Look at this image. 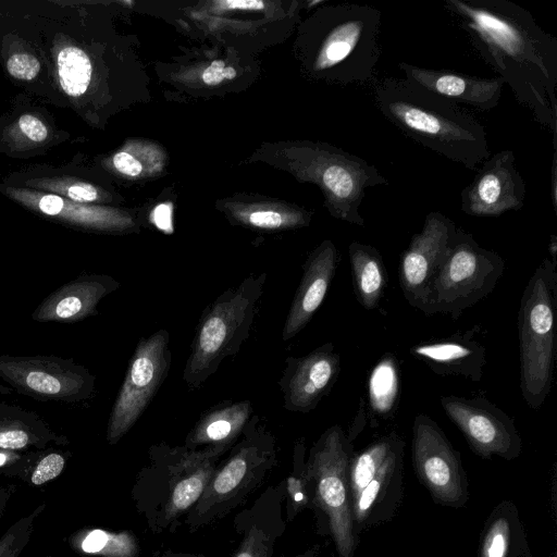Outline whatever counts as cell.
<instances>
[{
  "instance_id": "6da1fadb",
  "label": "cell",
  "mask_w": 557,
  "mask_h": 557,
  "mask_svg": "<svg viewBox=\"0 0 557 557\" xmlns=\"http://www.w3.org/2000/svg\"><path fill=\"white\" fill-rule=\"evenodd\" d=\"M482 59L553 134L557 149V38L509 0H445Z\"/></svg>"
},
{
  "instance_id": "7a4b0ae2",
  "label": "cell",
  "mask_w": 557,
  "mask_h": 557,
  "mask_svg": "<svg viewBox=\"0 0 557 557\" xmlns=\"http://www.w3.org/2000/svg\"><path fill=\"white\" fill-rule=\"evenodd\" d=\"M373 97L382 115L424 148L470 170L490 157L484 126L459 106L397 77L376 82Z\"/></svg>"
},
{
  "instance_id": "3957f363",
  "label": "cell",
  "mask_w": 557,
  "mask_h": 557,
  "mask_svg": "<svg viewBox=\"0 0 557 557\" xmlns=\"http://www.w3.org/2000/svg\"><path fill=\"white\" fill-rule=\"evenodd\" d=\"M227 451L220 447L190 449L165 442L149 447L148 461L135 476L131 498L152 534L175 532Z\"/></svg>"
},
{
  "instance_id": "277c9868",
  "label": "cell",
  "mask_w": 557,
  "mask_h": 557,
  "mask_svg": "<svg viewBox=\"0 0 557 557\" xmlns=\"http://www.w3.org/2000/svg\"><path fill=\"white\" fill-rule=\"evenodd\" d=\"M276 465L275 436L253 413L239 440L219 462L201 497L186 515L183 522L188 531L196 532L243 506Z\"/></svg>"
},
{
  "instance_id": "5b68a950",
  "label": "cell",
  "mask_w": 557,
  "mask_h": 557,
  "mask_svg": "<svg viewBox=\"0 0 557 557\" xmlns=\"http://www.w3.org/2000/svg\"><path fill=\"white\" fill-rule=\"evenodd\" d=\"M557 263L548 257L534 270L520 300L518 333L520 388L530 409H539L548 396L556 357L555 313Z\"/></svg>"
},
{
  "instance_id": "8992f818",
  "label": "cell",
  "mask_w": 557,
  "mask_h": 557,
  "mask_svg": "<svg viewBox=\"0 0 557 557\" xmlns=\"http://www.w3.org/2000/svg\"><path fill=\"white\" fill-rule=\"evenodd\" d=\"M354 451L352 442L335 424L319 436L307 455L315 532L330 536L338 557H355L360 542L352 524L348 478Z\"/></svg>"
},
{
  "instance_id": "52a82bcc",
  "label": "cell",
  "mask_w": 557,
  "mask_h": 557,
  "mask_svg": "<svg viewBox=\"0 0 557 557\" xmlns=\"http://www.w3.org/2000/svg\"><path fill=\"white\" fill-rule=\"evenodd\" d=\"M265 280V273L251 274L205 308L183 371L187 387H200L225 358L239 351L249 337L256 305L263 293Z\"/></svg>"
},
{
  "instance_id": "ba28073f",
  "label": "cell",
  "mask_w": 557,
  "mask_h": 557,
  "mask_svg": "<svg viewBox=\"0 0 557 557\" xmlns=\"http://www.w3.org/2000/svg\"><path fill=\"white\" fill-rule=\"evenodd\" d=\"M313 69L343 85H363L375 75L381 55L382 12L368 4L326 9Z\"/></svg>"
},
{
  "instance_id": "9c48e42d",
  "label": "cell",
  "mask_w": 557,
  "mask_h": 557,
  "mask_svg": "<svg viewBox=\"0 0 557 557\" xmlns=\"http://www.w3.org/2000/svg\"><path fill=\"white\" fill-rule=\"evenodd\" d=\"M406 443L396 432L382 435L359 451L349 463L351 517L356 535L391 521L404 498Z\"/></svg>"
},
{
  "instance_id": "30bf717a",
  "label": "cell",
  "mask_w": 557,
  "mask_h": 557,
  "mask_svg": "<svg viewBox=\"0 0 557 557\" xmlns=\"http://www.w3.org/2000/svg\"><path fill=\"white\" fill-rule=\"evenodd\" d=\"M504 270L505 261L497 252L483 248L472 234L457 227L431 284L423 313L458 319L493 292Z\"/></svg>"
},
{
  "instance_id": "8fae6325",
  "label": "cell",
  "mask_w": 557,
  "mask_h": 557,
  "mask_svg": "<svg viewBox=\"0 0 557 557\" xmlns=\"http://www.w3.org/2000/svg\"><path fill=\"white\" fill-rule=\"evenodd\" d=\"M171 357L166 330L139 339L109 416L106 440L110 445L120 442L143 416L169 374Z\"/></svg>"
},
{
  "instance_id": "7c38bea8",
  "label": "cell",
  "mask_w": 557,
  "mask_h": 557,
  "mask_svg": "<svg viewBox=\"0 0 557 557\" xmlns=\"http://www.w3.org/2000/svg\"><path fill=\"white\" fill-rule=\"evenodd\" d=\"M411 459L414 473L434 504L462 508L470 498L461 454L440 425L424 413L412 423Z\"/></svg>"
},
{
  "instance_id": "4fadbf2b",
  "label": "cell",
  "mask_w": 557,
  "mask_h": 557,
  "mask_svg": "<svg viewBox=\"0 0 557 557\" xmlns=\"http://www.w3.org/2000/svg\"><path fill=\"white\" fill-rule=\"evenodd\" d=\"M0 377L18 394L39 401L82 403L96 388V377L87 368L53 355H0Z\"/></svg>"
},
{
  "instance_id": "5bb4252c",
  "label": "cell",
  "mask_w": 557,
  "mask_h": 557,
  "mask_svg": "<svg viewBox=\"0 0 557 557\" xmlns=\"http://www.w3.org/2000/svg\"><path fill=\"white\" fill-rule=\"evenodd\" d=\"M440 401L476 456L483 459L497 456L511 461L521 455L522 438L515 421L487 398L448 395Z\"/></svg>"
},
{
  "instance_id": "9a60e30c",
  "label": "cell",
  "mask_w": 557,
  "mask_h": 557,
  "mask_svg": "<svg viewBox=\"0 0 557 557\" xmlns=\"http://www.w3.org/2000/svg\"><path fill=\"white\" fill-rule=\"evenodd\" d=\"M457 226L440 211L426 214L421 232L411 237L398 267L399 284L407 302L424 312L431 284L443 262Z\"/></svg>"
},
{
  "instance_id": "2e32d148",
  "label": "cell",
  "mask_w": 557,
  "mask_h": 557,
  "mask_svg": "<svg viewBox=\"0 0 557 557\" xmlns=\"http://www.w3.org/2000/svg\"><path fill=\"white\" fill-rule=\"evenodd\" d=\"M461 190V211L471 216L496 218L524 205L525 183L511 150L490 156Z\"/></svg>"
},
{
  "instance_id": "e0dca14e",
  "label": "cell",
  "mask_w": 557,
  "mask_h": 557,
  "mask_svg": "<svg viewBox=\"0 0 557 557\" xmlns=\"http://www.w3.org/2000/svg\"><path fill=\"white\" fill-rule=\"evenodd\" d=\"M341 372V357L325 343L301 357H287L278 380L283 407L308 413L329 394Z\"/></svg>"
},
{
  "instance_id": "ac0fdd59",
  "label": "cell",
  "mask_w": 557,
  "mask_h": 557,
  "mask_svg": "<svg viewBox=\"0 0 557 557\" xmlns=\"http://www.w3.org/2000/svg\"><path fill=\"white\" fill-rule=\"evenodd\" d=\"M284 479L270 485L253 503L237 512L233 527L240 535L232 557H272L275 544L286 530L284 519Z\"/></svg>"
},
{
  "instance_id": "d6986e66",
  "label": "cell",
  "mask_w": 557,
  "mask_h": 557,
  "mask_svg": "<svg viewBox=\"0 0 557 557\" xmlns=\"http://www.w3.org/2000/svg\"><path fill=\"white\" fill-rule=\"evenodd\" d=\"M405 78L455 104H466L479 111L497 107L505 82L502 77H478L451 70H434L399 63Z\"/></svg>"
},
{
  "instance_id": "ffe728a7",
  "label": "cell",
  "mask_w": 557,
  "mask_h": 557,
  "mask_svg": "<svg viewBox=\"0 0 557 557\" xmlns=\"http://www.w3.org/2000/svg\"><path fill=\"white\" fill-rule=\"evenodd\" d=\"M120 287L108 274H82L50 293L34 310L36 322L76 323L98 314V304Z\"/></svg>"
},
{
  "instance_id": "44dd1931",
  "label": "cell",
  "mask_w": 557,
  "mask_h": 557,
  "mask_svg": "<svg viewBox=\"0 0 557 557\" xmlns=\"http://www.w3.org/2000/svg\"><path fill=\"white\" fill-rule=\"evenodd\" d=\"M338 256L335 245L324 240L306 260L282 330L284 342L296 336L322 305L335 275Z\"/></svg>"
},
{
  "instance_id": "7402d4cb",
  "label": "cell",
  "mask_w": 557,
  "mask_h": 557,
  "mask_svg": "<svg viewBox=\"0 0 557 557\" xmlns=\"http://www.w3.org/2000/svg\"><path fill=\"white\" fill-rule=\"evenodd\" d=\"M409 352L436 374L458 375L474 382L481 380L486 364V348L470 331L418 343Z\"/></svg>"
},
{
  "instance_id": "603a6c76",
  "label": "cell",
  "mask_w": 557,
  "mask_h": 557,
  "mask_svg": "<svg viewBox=\"0 0 557 557\" xmlns=\"http://www.w3.org/2000/svg\"><path fill=\"white\" fill-rule=\"evenodd\" d=\"M253 413L250 400L220 403L202 413L186 435L184 445L190 449L220 447L230 450Z\"/></svg>"
},
{
  "instance_id": "cb8c5ba5",
  "label": "cell",
  "mask_w": 557,
  "mask_h": 557,
  "mask_svg": "<svg viewBox=\"0 0 557 557\" xmlns=\"http://www.w3.org/2000/svg\"><path fill=\"white\" fill-rule=\"evenodd\" d=\"M476 557H533L519 510L511 499L496 504L486 518Z\"/></svg>"
},
{
  "instance_id": "d4e9b609",
  "label": "cell",
  "mask_w": 557,
  "mask_h": 557,
  "mask_svg": "<svg viewBox=\"0 0 557 557\" xmlns=\"http://www.w3.org/2000/svg\"><path fill=\"white\" fill-rule=\"evenodd\" d=\"M69 443L67 436L55 433L36 412L0 403V448L27 451Z\"/></svg>"
},
{
  "instance_id": "484cf974",
  "label": "cell",
  "mask_w": 557,
  "mask_h": 557,
  "mask_svg": "<svg viewBox=\"0 0 557 557\" xmlns=\"http://www.w3.org/2000/svg\"><path fill=\"white\" fill-rule=\"evenodd\" d=\"M352 286L357 301L368 310L377 308L387 284V272L379 250L359 242L348 246Z\"/></svg>"
},
{
  "instance_id": "4316f807",
  "label": "cell",
  "mask_w": 557,
  "mask_h": 557,
  "mask_svg": "<svg viewBox=\"0 0 557 557\" xmlns=\"http://www.w3.org/2000/svg\"><path fill=\"white\" fill-rule=\"evenodd\" d=\"M69 546L86 557H138L139 542L128 530L83 528L67 537Z\"/></svg>"
},
{
  "instance_id": "83f0119b",
  "label": "cell",
  "mask_w": 557,
  "mask_h": 557,
  "mask_svg": "<svg viewBox=\"0 0 557 557\" xmlns=\"http://www.w3.org/2000/svg\"><path fill=\"white\" fill-rule=\"evenodd\" d=\"M24 194L36 200L35 205L32 206L36 207L41 213L61 219L73 225L97 230H114L123 227V223L106 214L101 210L99 211L95 208L71 203L57 195L48 194L32 196L26 193Z\"/></svg>"
},
{
  "instance_id": "f1b7e54d",
  "label": "cell",
  "mask_w": 557,
  "mask_h": 557,
  "mask_svg": "<svg viewBox=\"0 0 557 557\" xmlns=\"http://www.w3.org/2000/svg\"><path fill=\"white\" fill-rule=\"evenodd\" d=\"M284 519L286 524L312 506V485L307 469V446L305 438L295 442L292 469L284 479Z\"/></svg>"
},
{
  "instance_id": "f546056e",
  "label": "cell",
  "mask_w": 557,
  "mask_h": 557,
  "mask_svg": "<svg viewBox=\"0 0 557 557\" xmlns=\"http://www.w3.org/2000/svg\"><path fill=\"white\" fill-rule=\"evenodd\" d=\"M71 451L48 446L23 453L10 478H17L30 486H42L55 480L65 469Z\"/></svg>"
},
{
  "instance_id": "4dcf8cb0",
  "label": "cell",
  "mask_w": 557,
  "mask_h": 557,
  "mask_svg": "<svg viewBox=\"0 0 557 557\" xmlns=\"http://www.w3.org/2000/svg\"><path fill=\"white\" fill-rule=\"evenodd\" d=\"M399 370L393 356H385L374 368L369 381L372 411L381 417L393 412L399 394Z\"/></svg>"
},
{
  "instance_id": "1f68e13d",
  "label": "cell",
  "mask_w": 557,
  "mask_h": 557,
  "mask_svg": "<svg viewBox=\"0 0 557 557\" xmlns=\"http://www.w3.org/2000/svg\"><path fill=\"white\" fill-rule=\"evenodd\" d=\"M59 81L63 91L72 97L86 92L91 78V63L88 55L79 48L67 46L57 55Z\"/></svg>"
},
{
  "instance_id": "d6a6232c",
  "label": "cell",
  "mask_w": 557,
  "mask_h": 557,
  "mask_svg": "<svg viewBox=\"0 0 557 557\" xmlns=\"http://www.w3.org/2000/svg\"><path fill=\"white\" fill-rule=\"evenodd\" d=\"M45 508V503L39 504L7 529L0 537V557H18L21 555L32 537L37 518Z\"/></svg>"
},
{
  "instance_id": "836d02e7",
  "label": "cell",
  "mask_w": 557,
  "mask_h": 557,
  "mask_svg": "<svg viewBox=\"0 0 557 557\" xmlns=\"http://www.w3.org/2000/svg\"><path fill=\"white\" fill-rule=\"evenodd\" d=\"M7 69L14 78L30 81L38 75L40 62L29 53H14L9 58Z\"/></svg>"
},
{
  "instance_id": "e575fe53",
  "label": "cell",
  "mask_w": 557,
  "mask_h": 557,
  "mask_svg": "<svg viewBox=\"0 0 557 557\" xmlns=\"http://www.w3.org/2000/svg\"><path fill=\"white\" fill-rule=\"evenodd\" d=\"M245 220L250 225L264 230H277L290 224V222L292 224L298 223L275 210H255L249 212Z\"/></svg>"
},
{
  "instance_id": "d590c367",
  "label": "cell",
  "mask_w": 557,
  "mask_h": 557,
  "mask_svg": "<svg viewBox=\"0 0 557 557\" xmlns=\"http://www.w3.org/2000/svg\"><path fill=\"white\" fill-rule=\"evenodd\" d=\"M53 188L75 202H91L98 199V190L87 183L75 182L62 187L55 184Z\"/></svg>"
},
{
  "instance_id": "8d00e7d4",
  "label": "cell",
  "mask_w": 557,
  "mask_h": 557,
  "mask_svg": "<svg viewBox=\"0 0 557 557\" xmlns=\"http://www.w3.org/2000/svg\"><path fill=\"white\" fill-rule=\"evenodd\" d=\"M17 122L21 132L32 141L41 143L47 139L48 128L37 116L24 114Z\"/></svg>"
},
{
  "instance_id": "74e56055",
  "label": "cell",
  "mask_w": 557,
  "mask_h": 557,
  "mask_svg": "<svg viewBox=\"0 0 557 557\" xmlns=\"http://www.w3.org/2000/svg\"><path fill=\"white\" fill-rule=\"evenodd\" d=\"M236 76V70L232 66H225L221 60H215L207 66L202 73V82L209 86H215L224 79H233Z\"/></svg>"
},
{
  "instance_id": "f35d334b",
  "label": "cell",
  "mask_w": 557,
  "mask_h": 557,
  "mask_svg": "<svg viewBox=\"0 0 557 557\" xmlns=\"http://www.w3.org/2000/svg\"><path fill=\"white\" fill-rule=\"evenodd\" d=\"M114 168L122 174L135 177L143 172L141 163L129 152L120 151L113 157Z\"/></svg>"
},
{
  "instance_id": "ab89813d",
  "label": "cell",
  "mask_w": 557,
  "mask_h": 557,
  "mask_svg": "<svg viewBox=\"0 0 557 557\" xmlns=\"http://www.w3.org/2000/svg\"><path fill=\"white\" fill-rule=\"evenodd\" d=\"M23 453L0 448V478H10L11 471L21 460Z\"/></svg>"
},
{
  "instance_id": "60d3db41",
  "label": "cell",
  "mask_w": 557,
  "mask_h": 557,
  "mask_svg": "<svg viewBox=\"0 0 557 557\" xmlns=\"http://www.w3.org/2000/svg\"><path fill=\"white\" fill-rule=\"evenodd\" d=\"M218 4L227 10L259 11L263 10L265 3L260 0H224Z\"/></svg>"
},
{
  "instance_id": "b9f144b4",
  "label": "cell",
  "mask_w": 557,
  "mask_h": 557,
  "mask_svg": "<svg viewBox=\"0 0 557 557\" xmlns=\"http://www.w3.org/2000/svg\"><path fill=\"white\" fill-rule=\"evenodd\" d=\"M171 205L162 203L154 208L152 219L154 224L164 231H170L172 226Z\"/></svg>"
},
{
  "instance_id": "7bdbcfd3",
  "label": "cell",
  "mask_w": 557,
  "mask_h": 557,
  "mask_svg": "<svg viewBox=\"0 0 557 557\" xmlns=\"http://www.w3.org/2000/svg\"><path fill=\"white\" fill-rule=\"evenodd\" d=\"M549 196L554 210H557V153L556 150L553 154L552 166H550V178H549Z\"/></svg>"
},
{
  "instance_id": "ee69618b",
  "label": "cell",
  "mask_w": 557,
  "mask_h": 557,
  "mask_svg": "<svg viewBox=\"0 0 557 557\" xmlns=\"http://www.w3.org/2000/svg\"><path fill=\"white\" fill-rule=\"evenodd\" d=\"M15 484L0 485V519L2 518L10 498L16 491Z\"/></svg>"
},
{
  "instance_id": "f6af8a7d",
  "label": "cell",
  "mask_w": 557,
  "mask_h": 557,
  "mask_svg": "<svg viewBox=\"0 0 557 557\" xmlns=\"http://www.w3.org/2000/svg\"><path fill=\"white\" fill-rule=\"evenodd\" d=\"M320 550H321L320 544H314L293 557H319ZM280 557H286V556H285V554H282Z\"/></svg>"
},
{
  "instance_id": "bcb514c9",
  "label": "cell",
  "mask_w": 557,
  "mask_h": 557,
  "mask_svg": "<svg viewBox=\"0 0 557 557\" xmlns=\"http://www.w3.org/2000/svg\"><path fill=\"white\" fill-rule=\"evenodd\" d=\"M156 557H205V556L201 554L182 553V552L175 553L172 550H166V552H163V553L157 555Z\"/></svg>"
},
{
  "instance_id": "7dc6e473",
  "label": "cell",
  "mask_w": 557,
  "mask_h": 557,
  "mask_svg": "<svg viewBox=\"0 0 557 557\" xmlns=\"http://www.w3.org/2000/svg\"><path fill=\"white\" fill-rule=\"evenodd\" d=\"M548 253H549V259L553 261V262H556V253H557V236L555 234H552L550 235V238H549V243H548Z\"/></svg>"
},
{
  "instance_id": "c3c4849f",
  "label": "cell",
  "mask_w": 557,
  "mask_h": 557,
  "mask_svg": "<svg viewBox=\"0 0 557 557\" xmlns=\"http://www.w3.org/2000/svg\"><path fill=\"white\" fill-rule=\"evenodd\" d=\"M13 392V389L9 386H5L0 383V395H9Z\"/></svg>"
},
{
  "instance_id": "681fc988",
  "label": "cell",
  "mask_w": 557,
  "mask_h": 557,
  "mask_svg": "<svg viewBox=\"0 0 557 557\" xmlns=\"http://www.w3.org/2000/svg\"><path fill=\"white\" fill-rule=\"evenodd\" d=\"M550 557H557L556 552L552 553Z\"/></svg>"
},
{
  "instance_id": "f907efd6",
  "label": "cell",
  "mask_w": 557,
  "mask_h": 557,
  "mask_svg": "<svg viewBox=\"0 0 557 557\" xmlns=\"http://www.w3.org/2000/svg\"><path fill=\"white\" fill-rule=\"evenodd\" d=\"M45 557H52V556L48 555V556H45Z\"/></svg>"
}]
</instances>
